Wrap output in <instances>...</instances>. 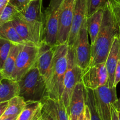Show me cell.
I'll use <instances>...</instances> for the list:
<instances>
[{
  "mask_svg": "<svg viewBox=\"0 0 120 120\" xmlns=\"http://www.w3.org/2000/svg\"><path fill=\"white\" fill-rule=\"evenodd\" d=\"M118 34V28L107 1L104 7L100 29L94 43L91 45V59L89 65L105 63L114 39Z\"/></svg>",
  "mask_w": 120,
  "mask_h": 120,
  "instance_id": "cell-1",
  "label": "cell"
},
{
  "mask_svg": "<svg viewBox=\"0 0 120 120\" xmlns=\"http://www.w3.org/2000/svg\"><path fill=\"white\" fill-rule=\"evenodd\" d=\"M19 96L26 101H41L49 97L46 83L37 66L33 67L18 82Z\"/></svg>",
  "mask_w": 120,
  "mask_h": 120,
  "instance_id": "cell-2",
  "label": "cell"
},
{
  "mask_svg": "<svg viewBox=\"0 0 120 120\" xmlns=\"http://www.w3.org/2000/svg\"><path fill=\"white\" fill-rule=\"evenodd\" d=\"M68 48L67 43L55 46L51 79L48 87L49 97L50 98L62 100L64 78L68 68Z\"/></svg>",
  "mask_w": 120,
  "mask_h": 120,
  "instance_id": "cell-3",
  "label": "cell"
},
{
  "mask_svg": "<svg viewBox=\"0 0 120 120\" xmlns=\"http://www.w3.org/2000/svg\"><path fill=\"white\" fill-rule=\"evenodd\" d=\"M43 0H33L20 12L19 17L29 28L36 45L40 46L44 36V14L42 12Z\"/></svg>",
  "mask_w": 120,
  "mask_h": 120,
  "instance_id": "cell-4",
  "label": "cell"
},
{
  "mask_svg": "<svg viewBox=\"0 0 120 120\" xmlns=\"http://www.w3.org/2000/svg\"><path fill=\"white\" fill-rule=\"evenodd\" d=\"M68 68L63 82V91L62 100L69 115L70 103L75 87L82 81V69L76 64L75 59L73 48L68 46Z\"/></svg>",
  "mask_w": 120,
  "mask_h": 120,
  "instance_id": "cell-5",
  "label": "cell"
},
{
  "mask_svg": "<svg viewBox=\"0 0 120 120\" xmlns=\"http://www.w3.org/2000/svg\"><path fill=\"white\" fill-rule=\"evenodd\" d=\"M63 0H50L44 14V36L42 42L51 46L57 45L61 8Z\"/></svg>",
  "mask_w": 120,
  "mask_h": 120,
  "instance_id": "cell-6",
  "label": "cell"
},
{
  "mask_svg": "<svg viewBox=\"0 0 120 120\" xmlns=\"http://www.w3.org/2000/svg\"><path fill=\"white\" fill-rule=\"evenodd\" d=\"M39 46L34 43H26L21 46L17 56L16 66L12 80L18 82L36 64Z\"/></svg>",
  "mask_w": 120,
  "mask_h": 120,
  "instance_id": "cell-7",
  "label": "cell"
},
{
  "mask_svg": "<svg viewBox=\"0 0 120 120\" xmlns=\"http://www.w3.org/2000/svg\"><path fill=\"white\" fill-rule=\"evenodd\" d=\"M87 18L84 20L79 30L73 48L76 64L84 70L90 64L91 45L89 42Z\"/></svg>",
  "mask_w": 120,
  "mask_h": 120,
  "instance_id": "cell-8",
  "label": "cell"
},
{
  "mask_svg": "<svg viewBox=\"0 0 120 120\" xmlns=\"http://www.w3.org/2000/svg\"><path fill=\"white\" fill-rule=\"evenodd\" d=\"M108 77L105 63H101L88 66L82 71L81 79L85 87L94 90L106 85Z\"/></svg>",
  "mask_w": 120,
  "mask_h": 120,
  "instance_id": "cell-9",
  "label": "cell"
},
{
  "mask_svg": "<svg viewBox=\"0 0 120 120\" xmlns=\"http://www.w3.org/2000/svg\"><path fill=\"white\" fill-rule=\"evenodd\" d=\"M102 120H111V105L118 100L116 87L103 86L94 90Z\"/></svg>",
  "mask_w": 120,
  "mask_h": 120,
  "instance_id": "cell-10",
  "label": "cell"
},
{
  "mask_svg": "<svg viewBox=\"0 0 120 120\" xmlns=\"http://www.w3.org/2000/svg\"><path fill=\"white\" fill-rule=\"evenodd\" d=\"M76 0H63L61 8L57 45L68 44L73 18Z\"/></svg>",
  "mask_w": 120,
  "mask_h": 120,
  "instance_id": "cell-11",
  "label": "cell"
},
{
  "mask_svg": "<svg viewBox=\"0 0 120 120\" xmlns=\"http://www.w3.org/2000/svg\"><path fill=\"white\" fill-rule=\"evenodd\" d=\"M55 46H51L42 42L39 46V52L36 62V66L41 75L45 80L48 89L51 79Z\"/></svg>",
  "mask_w": 120,
  "mask_h": 120,
  "instance_id": "cell-12",
  "label": "cell"
},
{
  "mask_svg": "<svg viewBox=\"0 0 120 120\" xmlns=\"http://www.w3.org/2000/svg\"><path fill=\"white\" fill-rule=\"evenodd\" d=\"M87 0H76L73 18L68 45L73 47L83 21L87 18Z\"/></svg>",
  "mask_w": 120,
  "mask_h": 120,
  "instance_id": "cell-13",
  "label": "cell"
},
{
  "mask_svg": "<svg viewBox=\"0 0 120 120\" xmlns=\"http://www.w3.org/2000/svg\"><path fill=\"white\" fill-rule=\"evenodd\" d=\"M84 86L82 82L77 83L71 96L69 109V120H79L85 107Z\"/></svg>",
  "mask_w": 120,
  "mask_h": 120,
  "instance_id": "cell-14",
  "label": "cell"
},
{
  "mask_svg": "<svg viewBox=\"0 0 120 120\" xmlns=\"http://www.w3.org/2000/svg\"><path fill=\"white\" fill-rule=\"evenodd\" d=\"M120 57V36L117 34L114 39L111 48L105 61V66L108 72V82L107 85L110 88L113 87L114 74L117 62Z\"/></svg>",
  "mask_w": 120,
  "mask_h": 120,
  "instance_id": "cell-15",
  "label": "cell"
},
{
  "mask_svg": "<svg viewBox=\"0 0 120 120\" xmlns=\"http://www.w3.org/2000/svg\"><path fill=\"white\" fill-rule=\"evenodd\" d=\"M43 110L54 120H69L67 110L62 100L47 97L42 101Z\"/></svg>",
  "mask_w": 120,
  "mask_h": 120,
  "instance_id": "cell-16",
  "label": "cell"
},
{
  "mask_svg": "<svg viewBox=\"0 0 120 120\" xmlns=\"http://www.w3.org/2000/svg\"><path fill=\"white\" fill-rule=\"evenodd\" d=\"M43 104L41 101H26L16 120H38L42 117Z\"/></svg>",
  "mask_w": 120,
  "mask_h": 120,
  "instance_id": "cell-17",
  "label": "cell"
},
{
  "mask_svg": "<svg viewBox=\"0 0 120 120\" xmlns=\"http://www.w3.org/2000/svg\"><path fill=\"white\" fill-rule=\"evenodd\" d=\"M104 7L103 8H100L92 15L87 16V30L91 39V45L94 43L100 29L103 21Z\"/></svg>",
  "mask_w": 120,
  "mask_h": 120,
  "instance_id": "cell-18",
  "label": "cell"
},
{
  "mask_svg": "<svg viewBox=\"0 0 120 120\" xmlns=\"http://www.w3.org/2000/svg\"><path fill=\"white\" fill-rule=\"evenodd\" d=\"M19 91L17 82L4 78L0 82V103L8 101L13 97L19 96Z\"/></svg>",
  "mask_w": 120,
  "mask_h": 120,
  "instance_id": "cell-19",
  "label": "cell"
},
{
  "mask_svg": "<svg viewBox=\"0 0 120 120\" xmlns=\"http://www.w3.org/2000/svg\"><path fill=\"white\" fill-rule=\"evenodd\" d=\"M22 45L12 43L9 55L5 62L2 70L1 71L4 78L12 80L16 66V59Z\"/></svg>",
  "mask_w": 120,
  "mask_h": 120,
  "instance_id": "cell-20",
  "label": "cell"
},
{
  "mask_svg": "<svg viewBox=\"0 0 120 120\" xmlns=\"http://www.w3.org/2000/svg\"><path fill=\"white\" fill-rule=\"evenodd\" d=\"M0 38L14 44L24 45L26 43L18 35L12 22L0 25Z\"/></svg>",
  "mask_w": 120,
  "mask_h": 120,
  "instance_id": "cell-21",
  "label": "cell"
},
{
  "mask_svg": "<svg viewBox=\"0 0 120 120\" xmlns=\"http://www.w3.org/2000/svg\"><path fill=\"white\" fill-rule=\"evenodd\" d=\"M26 105L24 98L19 96L13 97L9 101L8 105L4 114L0 118L2 120L8 117L18 116Z\"/></svg>",
  "mask_w": 120,
  "mask_h": 120,
  "instance_id": "cell-22",
  "label": "cell"
},
{
  "mask_svg": "<svg viewBox=\"0 0 120 120\" xmlns=\"http://www.w3.org/2000/svg\"><path fill=\"white\" fill-rule=\"evenodd\" d=\"M85 103L89 107L91 120H102L96 101L94 90L84 87Z\"/></svg>",
  "mask_w": 120,
  "mask_h": 120,
  "instance_id": "cell-23",
  "label": "cell"
},
{
  "mask_svg": "<svg viewBox=\"0 0 120 120\" xmlns=\"http://www.w3.org/2000/svg\"><path fill=\"white\" fill-rule=\"evenodd\" d=\"M12 23L18 35L26 43H34L35 45L34 38L29 28L19 17H18L14 20Z\"/></svg>",
  "mask_w": 120,
  "mask_h": 120,
  "instance_id": "cell-24",
  "label": "cell"
},
{
  "mask_svg": "<svg viewBox=\"0 0 120 120\" xmlns=\"http://www.w3.org/2000/svg\"><path fill=\"white\" fill-rule=\"evenodd\" d=\"M19 15V12L10 4H8L0 16V25L9 22H12L17 18Z\"/></svg>",
  "mask_w": 120,
  "mask_h": 120,
  "instance_id": "cell-25",
  "label": "cell"
},
{
  "mask_svg": "<svg viewBox=\"0 0 120 120\" xmlns=\"http://www.w3.org/2000/svg\"><path fill=\"white\" fill-rule=\"evenodd\" d=\"M12 43L0 38V71L4 67L5 62L10 52Z\"/></svg>",
  "mask_w": 120,
  "mask_h": 120,
  "instance_id": "cell-26",
  "label": "cell"
},
{
  "mask_svg": "<svg viewBox=\"0 0 120 120\" xmlns=\"http://www.w3.org/2000/svg\"><path fill=\"white\" fill-rule=\"evenodd\" d=\"M120 36V0H107Z\"/></svg>",
  "mask_w": 120,
  "mask_h": 120,
  "instance_id": "cell-27",
  "label": "cell"
},
{
  "mask_svg": "<svg viewBox=\"0 0 120 120\" xmlns=\"http://www.w3.org/2000/svg\"><path fill=\"white\" fill-rule=\"evenodd\" d=\"M107 0H87V16L93 14L100 8L105 6Z\"/></svg>",
  "mask_w": 120,
  "mask_h": 120,
  "instance_id": "cell-28",
  "label": "cell"
},
{
  "mask_svg": "<svg viewBox=\"0 0 120 120\" xmlns=\"http://www.w3.org/2000/svg\"><path fill=\"white\" fill-rule=\"evenodd\" d=\"M30 1V0H10L9 3L20 12L26 9Z\"/></svg>",
  "mask_w": 120,
  "mask_h": 120,
  "instance_id": "cell-29",
  "label": "cell"
},
{
  "mask_svg": "<svg viewBox=\"0 0 120 120\" xmlns=\"http://www.w3.org/2000/svg\"><path fill=\"white\" fill-rule=\"evenodd\" d=\"M120 82V57L117 62V67L115 70L114 74V82L113 87H117V84Z\"/></svg>",
  "mask_w": 120,
  "mask_h": 120,
  "instance_id": "cell-30",
  "label": "cell"
},
{
  "mask_svg": "<svg viewBox=\"0 0 120 120\" xmlns=\"http://www.w3.org/2000/svg\"><path fill=\"white\" fill-rule=\"evenodd\" d=\"M79 120H91L90 119V110H89V107L86 104H85L84 111L79 118Z\"/></svg>",
  "mask_w": 120,
  "mask_h": 120,
  "instance_id": "cell-31",
  "label": "cell"
},
{
  "mask_svg": "<svg viewBox=\"0 0 120 120\" xmlns=\"http://www.w3.org/2000/svg\"><path fill=\"white\" fill-rule=\"evenodd\" d=\"M114 103L111 104V120H119L118 118V111L117 109L114 105Z\"/></svg>",
  "mask_w": 120,
  "mask_h": 120,
  "instance_id": "cell-32",
  "label": "cell"
},
{
  "mask_svg": "<svg viewBox=\"0 0 120 120\" xmlns=\"http://www.w3.org/2000/svg\"><path fill=\"white\" fill-rule=\"evenodd\" d=\"M8 103H9V101L0 103V118L5 111L8 105Z\"/></svg>",
  "mask_w": 120,
  "mask_h": 120,
  "instance_id": "cell-33",
  "label": "cell"
},
{
  "mask_svg": "<svg viewBox=\"0 0 120 120\" xmlns=\"http://www.w3.org/2000/svg\"><path fill=\"white\" fill-rule=\"evenodd\" d=\"M9 1L10 0H0V16H1L2 13L3 12L5 8L9 4Z\"/></svg>",
  "mask_w": 120,
  "mask_h": 120,
  "instance_id": "cell-34",
  "label": "cell"
},
{
  "mask_svg": "<svg viewBox=\"0 0 120 120\" xmlns=\"http://www.w3.org/2000/svg\"><path fill=\"white\" fill-rule=\"evenodd\" d=\"M42 120H54L50 115L48 114L45 111L43 110V109L42 112Z\"/></svg>",
  "mask_w": 120,
  "mask_h": 120,
  "instance_id": "cell-35",
  "label": "cell"
},
{
  "mask_svg": "<svg viewBox=\"0 0 120 120\" xmlns=\"http://www.w3.org/2000/svg\"><path fill=\"white\" fill-rule=\"evenodd\" d=\"M114 106L117 109V111H120V98L117 100V101L114 104Z\"/></svg>",
  "mask_w": 120,
  "mask_h": 120,
  "instance_id": "cell-36",
  "label": "cell"
},
{
  "mask_svg": "<svg viewBox=\"0 0 120 120\" xmlns=\"http://www.w3.org/2000/svg\"><path fill=\"white\" fill-rule=\"evenodd\" d=\"M18 116H14V117H8V118H5V119L2 120H16V118H17Z\"/></svg>",
  "mask_w": 120,
  "mask_h": 120,
  "instance_id": "cell-37",
  "label": "cell"
},
{
  "mask_svg": "<svg viewBox=\"0 0 120 120\" xmlns=\"http://www.w3.org/2000/svg\"><path fill=\"white\" fill-rule=\"evenodd\" d=\"M4 78V77L3 75H2V73H1V71H0V82H1V81Z\"/></svg>",
  "mask_w": 120,
  "mask_h": 120,
  "instance_id": "cell-38",
  "label": "cell"
},
{
  "mask_svg": "<svg viewBox=\"0 0 120 120\" xmlns=\"http://www.w3.org/2000/svg\"><path fill=\"white\" fill-rule=\"evenodd\" d=\"M118 118H119V120H120V111H118Z\"/></svg>",
  "mask_w": 120,
  "mask_h": 120,
  "instance_id": "cell-39",
  "label": "cell"
},
{
  "mask_svg": "<svg viewBox=\"0 0 120 120\" xmlns=\"http://www.w3.org/2000/svg\"><path fill=\"white\" fill-rule=\"evenodd\" d=\"M42 120V117H41V118H40V119H39V120Z\"/></svg>",
  "mask_w": 120,
  "mask_h": 120,
  "instance_id": "cell-40",
  "label": "cell"
},
{
  "mask_svg": "<svg viewBox=\"0 0 120 120\" xmlns=\"http://www.w3.org/2000/svg\"><path fill=\"white\" fill-rule=\"evenodd\" d=\"M30 1H33V0H30Z\"/></svg>",
  "mask_w": 120,
  "mask_h": 120,
  "instance_id": "cell-41",
  "label": "cell"
},
{
  "mask_svg": "<svg viewBox=\"0 0 120 120\" xmlns=\"http://www.w3.org/2000/svg\"></svg>",
  "mask_w": 120,
  "mask_h": 120,
  "instance_id": "cell-42",
  "label": "cell"
}]
</instances>
